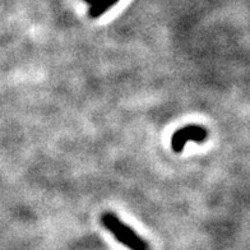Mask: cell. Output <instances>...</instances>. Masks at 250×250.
I'll use <instances>...</instances> for the list:
<instances>
[{
  "instance_id": "2",
  "label": "cell",
  "mask_w": 250,
  "mask_h": 250,
  "mask_svg": "<svg viewBox=\"0 0 250 250\" xmlns=\"http://www.w3.org/2000/svg\"><path fill=\"white\" fill-rule=\"evenodd\" d=\"M208 138V130L201 125L190 124L187 125L184 128L178 129L171 137V148L176 153L184 151L185 146L189 141L202 143V142L207 141Z\"/></svg>"
},
{
  "instance_id": "3",
  "label": "cell",
  "mask_w": 250,
  "mask_h": 250,
  "mask_svg": "<svg viewBox=\"0 0 250 250\" xmlns=\"http://www.w3.org/2000/svg\"><path fill=\"white\" fill-rule=\"evenodd\" d=\"M118 1L119 0H99L97 3L91 5V9H89V17L97 18V17L102 16V14L105 13L106 10L110 9L112 5H115Z\"/></svg>"
},
{
  "instance_id": "4",
  "label": "cell",
  "mask_w": 250,
  "mask_h": 250,
  "mask_svg": "<svg viewBox=\"0 0 250 250\" xmlns=\"http://www.w3.org/2000/svg\"><path fill=\"white\" fill-rule=\"evenodd\" d=\"M87 3L89 4V5H93V4L95 3H97V1H99V0H86Z\"/></svg>"
},
{
  "instance_id": "1",
  "label": "cell",
  "mask_w": 250,
  "mask_h": 250,
  "mask_svg": "<svg viewBox=\"0 0 250 250\" xmlns=\"http://www.w3.org/2000/svg\"><path fill=\"white\" fill-rule=\"evenodd\" d=\"M101 225L112 236L129 250H149V244L139 236L133 229L119 220L116 214L106 212L101 216Z\"/></svg>"
}]
</instances>
